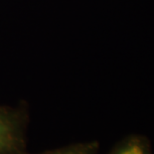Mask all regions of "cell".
<instances>
[{
  "label": "cell",
  "mask_w": 154,
  "mask_h": 154,
  "mask_svg": "<svg viewBox=\"0 0 154 154\" xmlns=\"http://www.w3.org/2000/svg\"><path fill=\"white\" fill-rule=\"evenodd\" d=\"M27 116L20 109L0 106V154L26 152Z\"/></svg>",
  "instance_id": "cell-1"
},
{
  "label": "cell",
  "mask_w": 154,
  "mask_h": 154,
  "mask_svg": "<svg viewBox=\"0 0 154 154\" xmlns=\"http://www.w3.org/2000/svg\"><path fill=\"white\" fill-rule=\"evenodd\" d=\"M107 154H154V151L146 135L132 133L117 141Z\"/></svg>",
  "instance_id": "cell-2"
},
{
  "label": "cell",
  "mask_w": 154,
  "mask_h": 154,
  "mask_svg": "<svg viewBox=\"0 0 154 154\" xmlns=\"http://www.w3.org/2000/svg\"><path fill=\"white\" fill-rule=\"evenodd\" d=\"M99 151L100 142L97 140H91V141L71 143L39 153H30L26 151L23 154H97Z\"/></svg>",
  "instance_id": "cell-3"
}]
</instances>
